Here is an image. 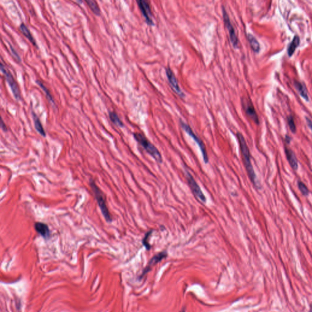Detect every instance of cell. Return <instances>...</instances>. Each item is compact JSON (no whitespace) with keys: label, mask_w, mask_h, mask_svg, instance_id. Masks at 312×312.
<instances>
[{"label":"cell","mask_w":312,"mask_h":312,"mask_svg":"<svg viewBox=\"0 0 312 312\" xmlns=\"http://www.w3.org/2000/svg\"><path fill=\"white\" fill-rule=\"evenodd\" d=\"M287 121H288V126H289V128H290L291 131L293 133H295L296 131V125L294 123V120L293 117L292 115H290L287 118Z\"/></svg>","instance_id":"24"},{"label":"cell","mask_w":312,"mask_h":312,"mask_svg":"<svg viewBox=\"0 0 312 312\" xmlns=\"http://www.w3.org/2000/svg\"><path fill=\"white\" fill-rule=\"evenodd\" d=\"M180 124L182 128L186 132L187 134H188L190 136H191L195 140V142L197 143V145H198V146L202 153V155L203 157V160H204V163H207L209 162V157H208V154H207V151L206 149V146H205L203 141L201 140V139L200 138H199L195 134L194 132L193 131V130L192 129V128L187 124H186L185 123H184V121H182L181 120L180 121Z\"/></svg>","instance_id":"4"},{"label":"cell","mask_w":312,"mask_h":312,"mask_svg":"<svg viewBox=\"0 0 312 312\" xmlns=\"http://www.w3.org/2000/svg\"><path fill=\"white\" fill-rule=\"evenodd\" d=\"M34 229L44 239L48 240L50 238L51 232L47 224L41 222H37L34 224Z\"/></svg>","instance_id":"11"},{"label":"cell","mask_w":312,"mask_h":312,"mask_svg":"<svg viewBox=\"0 0 312 312\" xmlns=\"http://www.w3.org/2000/svg\"><path fill=\"white\" fill-rule=\"evenodd\" d=\"M9 46H10V48H11V53H12V55L13 56L14 58V59H15L17 62H21V58H20V57L19 55L18 54L17 52L15 50V49L9 44Z\"/></svg>","instance_id":"25"},{"label":"cell","mask_w":312,"mask_h":312,"mask_svg":"<svg viewBox=\"0 0 312 312\" xmlns=\"http://www.w3.org/2000/svg\"><path fill=\"white\" fill-rule=\"evenodd\" d=\"M109 117L110 119V121L117 126L118 127H123L124 124L123 122L121 121L117 115V114L114 112H110L109 113Z\"/></svg>","instance_id":"21"},{"label":"cell","mask_w":312,"mask_h":312,"mask_svg":"<svg viewBox=\"0 0 312 312\" xmlns=\"http://www.w3.org/2000/svg\"><path fill=\"white\" fill-rule=\"evenodd\" d=\"M1 70L3 73V75H4L15 99L17 100H20L21 99V95L19 88L13 76L12 75L11 72H9L6 68V67L3 65L2 63H1Z\"/></svg>","instance_id":"6"},{"label":"cell","mask_w":312,"mask_h":312,"mask_svg":"<svg viewBox=\"0 0 312 312\" xmlns=\"http://www.w3.org/2000/svg\"><path fill=\"white\" fill-rule=\"evenodd\" d=\"M241 106L244 111L245 112L246 115L251 118L254 122L256 124L259 123L258 117L254 109L253 104L249 99L246 97H243L241 99Z\"/></svg>","instance_id":"9"},{"label":"cell","mask_w":312,"mask_h":312,"mask_svg":"<svg viewBox=\"0 0 312 312\" xmlns=\"http://www.w3.org/2000/svg\"><path fill=\"white\" fill-rule=\"evenodd\" d=\"M1 127L2 129L4 131H7V128H6V125L4 124V122H3V121H2V120H1Z\"/></svg>","instance_id":"27"},{"label":"cell","mask_w":312,"mask_h":312,"mask_svg":"<svg viewBox=\"0 0 312 312\" xmlns=\"http://www.w3.org/2000/svg\"><path fill=\"white\" fill-rule=\"evenodd\" d=\"M134 137L136 141L144 148V150L154 158L156 162L162 163L163 162L162 157L160 151L157 150L156 146L152 144L145 136L140 133H134Z\"/></svg>","instance_id":"2"},{"label":"cell","mask_w":312,"mask_h":312,"mask_svg":"<svg viewBox=\"0 0 312 312\" xmlns=\"http://www.w3.org/2000/svg\"><path fill=\"white\" fill-rule=\"evenodd\" d=\"M247 37L252 50L255 53H258L260 49V46L257 40L251 34H248L247 35Z\"/></svg>","instance_id":"17"},{"label":"cell","mask_w":312,"mask_h":312,"mask_svg":"<svg viewBox=\"0 0 312 312\" xmlns=\"http://www.w3.org/2000/svg\"><path fill=\"white\" fill-rule=\"evenodd\" d=\"M90 185L91 188L95 195V199L97 201L98 206L101 211V213L103 215L104 219L107 223H111L112 221V218L110 216L109 210L106 203L105 198L103 196L102 192L99 188V187L96 185L95 181L93 179H90Z\"/></svg>","instance_id":"3"},{"label":"cell","mask_w":312,"mask_h":312,"mask_svg":"<svg viewBox=\"0 0 312 312\" xmlns=\"http://www.w3.org/2000/svg\"><path fill=\"white\" fill-rule=\"evenodd\" d=\"M291 140H292V139H291L290 136H285V141H286V143H287V144H289V143H290Z\"/></svg>","instance_id":"28"},{"label":"cell","mask_w":312,"mask_h":312,"mask_svg":"<svg viewBox=\"0 0 312 312\" xmlns=\"http://www.w3.org/2000/svg\"><path fill=\"white\" fill-rule=\"evenodd\" d=\"M32 118H33V120H34V127H35V129H36V131L39 132V134L43 137H45L46 136V132L43 128V126L40 122V120L39 119L38 116L34 112H32Z\"/></svg>","instance_id":"15"},{"label":"cell","mask_w":312,"mask_h":312,"mask_svg":"<svg viewBox=\"0 0 312 312\" xmlns=\"http://www.w3.org/2000/svg\"><path fill=\"white\" fill-rule=\"evenodd\" d=\"M36 83L38 84L39 85V87L41 89V90L45 92V95H46V98L48 99V101L53 105V106H54L55 105V102H54V101L53 99V98L52 97L51 93H50V91L49 90L45 87V85L43 84V83L40 81L39 80H36Z\"/></svg>","instance_id":"19"},{"label":"cell","mask_w":312,"mask_h":312,"mask_svg":"<svg viewBox=\"0 0 312 312\" xmlns=\"http://www.w3.org/2000/svg\"><path fill=\"white\" fill-rule=\"evenodd\" d=\"M294 87L297 89V90L299 92L300 95L304 98L306 101H309V95H308V92L306 89V85L298 81H294Z\"/></svg>","instance_id":"16"},{"label":"cell","mask_w":312,"mask_h":312,"mask_svg":"<svg viewBox=\"0 0 312 312\" xmlns=\"http://www.w3.org/2000/svg\"><path fill=\"white\" fill-rule=\"evenodd\" d=\"M285 153L290 165L294 170L296 171L298 168V161L294 152L291 149L285 147Z\"/></svg>","instance_id":"12"},{"label":"cell","mask_w":312,"mask_h":312,"mask_svg":"<svg viewBox=\"0 0 312 312\" xmlns=\"http://www.w3.org/2000/svg\"><path fill=\"white\" fill-rule=\"evenodd\" d=\"M300 43V39L297 36H294L292 39V41L290 43L288 48V54L289 56H292L293 53H294L296 49L299 46Z\"/></svg>","instance_id":"18"},{"label":"cell","mask_w":312,"mask_h":312,"mask_svg":"<svg viewBox=\"0 0 312 312\" xmlns=\"http://www.w3.org/2000/svg\"><path fill=\"white\" fill-rule=\"evenodd\" d=\"M185 175H186V178L187 180L188 184L193 194L195 196V197L200 202L205 204L207 202L206 197L203 193L200 187L199 186V185L197 184V183L193 177L187 170L185 171Z\"/></svg>","instance_id":"5"},{"label":"cell","mask_w":312,"mask_h":312,"mask_svg":"<svg viewBox=\"0 0 312 312\" xmlns=\"http://www.w3.org/2000/svg\"><path fill=\"white\" fill-rule=\"evenodd\" d=\"M223 18L224 25H225L226 28H227V29L228 30L230 40L232 43V45L234 48H237L238 45V37H237L236 34L235 33V31L234 26H233V25L231 21L230 18L228 15V14L224 7H223Z\"/></svg>","instance_id":"7"},{"label":"cell","mask_w":312,"mask_h":312,"mask_svg":"<svg viewBox=\"0 0 312 312\" xmlns=\"http://www.w3.org/2000/svg\"><path fill=\"white\" fill-rule=\"evenodd\" d=\"M136 3L148 25L149 26L154 25V21L152 19V14L150 2L148 1L139 0L136 1Z\"/></svg>","instance_id":"8"},{"label":"cell","mask_w":312,"mask_h":312,"mask_svg":"<svg viewBox=\"0 0 312 312\" xmlns=\"http://www.w3.org/2000/svg\"><path fill=\"white\" fill-rule=\"evenodd\" d=\"M85 2L87 4L90 9L92 10V11L96 15H99L101 14V11L100 9L98 6L97 2L95 1H92V0H87L85 1Z\"/></svg>","instance_id":"20"},{"label":"cell","mask_w":312,"mask_h":312,"mask_svg":"<svg viewBox=\"0 0 312 312\" xmlns=\"http://www.w3.org/2000/svg\"><path fill=\"white\" fill-rule=\"evenodd\" d=\"M19 29L20 31L21 32V33L31 41V43L34 46H36L37 48V43H36V41L35 39H34V37H32V34H31L29 29L26 26V24H24V23H21L20 25Z\"/></svg>","instance_id":"13"},{"label":"cell","mask_w":312,"mask_h":312,"mask_svg":"<svg viewBox=\"0 0 312 312\" xmlns=\"http://www.w3.org/2000/svg\"><path fill=\"white\" fill-rule=\"evenodd\" d=\"M306 121H307V125L309 126V127L310 128V129L312 130V121L309 118L306 117Z\"/></svg>","instance_id":"26"},{"label":"cell","mask_w":312,"mask_h":312,"mask_svg":"<svg viewBox=\"0 0 312 312\" xmlns=\"http://www.w3.org/2000/svg\"><path fill=\"white\" fill-rule=\"evenodd\" d=\"M167 255V254L166 252H162V253H160L157 254L154 257H153L151 258V260L150 261V262L148 263V265L146 266V269L145 270V273L148 271L153 266L155 265L156 263H157L160 261H161L165 257H166Z\"/></svg>","instance_id":"14"},{"label":"cell","mask_w":312,"mask_h":312,"mask_svg":"<svg viewBox=\"0 0 312 312\" xmlns=\"http://www.w3.org/2000/svg\"><path fill=\"white\" fill-rule=\"evenodd\" d=\"M236 136L239 142L240 148L241 153L242 159L244 163V165L245 167L246 170L248 173V175L249 176L251 181L253 184L254 185L257 187V183L256 182V175L255 174V171L254 170L251 161V154L249 152V148L246 144L245 139L243 135L240 133H236Z\"/></svg>","instance_id":"1"},{"label":"cell","mask_w":312,"mask_h":312,"mask_svg":"<svg viewBox=\"0 0 312 312\" xmlns=\"http://www.w3.org/2000/svg\"><path fill=\"white\" fill-rule=\"evenodd\" d=\"M166 75L170 85L171 86L173 90L175 91L176 93L180 98H184L185 97V94L180 89L175 75L172 70L170 67L166 68Z\"/></svg>","instance_id":"10"},{"label":"cell","mask_w":312,"mask_h":312,"mask_svg":"<svg viewBox=\"0 0 312 312\" xmlns=\"http://www.w3.org/2000/svg\"><path fill=\"white\" fill-rule=\"evenodd\" d=\"M297 186L299 188V190L301 192L302 195L306 196H308L309 194V190L307 188V187L301 181H298L297 182Z\"/></svg>","instance_id":"22"},{"label":"cell","mask_w":312,"mask_h":312,"mask_svg":"<svg viewBox=\"0 0 312 312\" xmlns=\"http://www.w3.org/2000/svg\"><path fill=\"white\" fill-rule=\"evenodd\" d=\"M152 233H153V231H148L146 234H145V235L143 239V244L148 250L150 249V248H151L150 245L148 243V239L151 236V235L152 234Z\"/></svg>","instance_id":"23"}]
</instances>
